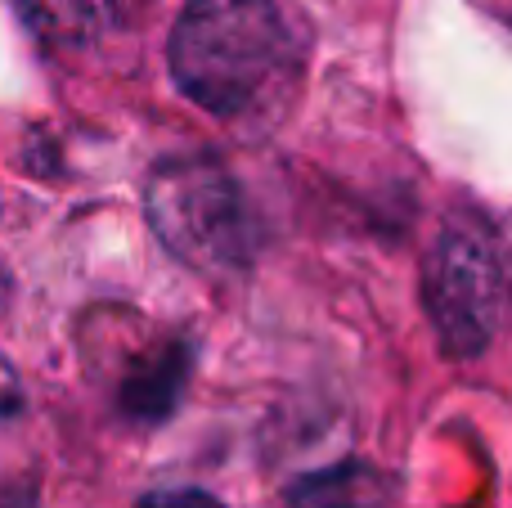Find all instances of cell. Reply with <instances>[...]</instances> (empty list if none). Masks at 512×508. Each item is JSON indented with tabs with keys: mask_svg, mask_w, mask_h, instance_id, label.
<instances>
[{
	"mask_svg": "<svg viewBox=\"0 0 512 508\" xmlns=\"http://www.w3.org/2000/svg\"><path fill=\"white\" fill-rule=\"evenodd\" d=\"M301 45L270 0H189L167 45L171 81L216 117H243L297 72Z\"/></svg>",
	"mask_w": 512,
	"mask_h": 508,
	"instance_id": "6da1fadb",
	"label": "cell"
},
{
	"mask_svg": "<svg viewBox=\"0 0 512 508\" xmlns=\"http://www.w3.org/2000/svg\"><path fill=\"white\" fill-rule=\"evenodd\" d=\"M144 216L158 243L189 270L234 279L252 261V221L239 180L207 153H180L144 180Z\"/></svg>",
	"mask_w": 512,
	"mask_h": 508,
	"instance_id": "7a4b0ae2",
	"label": "cell"
},
{
	"mask_svg": "<svg viewBox=\"0 0 512 508\" xmlns=\"http://www.w3.org/2000/svg\"><path fill=\"white\" fill-rule=\"evenodd\" d=\"M423 306L441 351L472 360L490 347L504 311V275L490 239L472 225H450L423 261Z\"/></svg>",
	"mask_w": 512,
	"mask_h": 508,
	"instance_id": "3957f363",
	"label": "cell"
},
{
	"mask_svg": "<svg viewBox=\"0 0 512 508\" xmlns=\"http://www.w3.org/2000/svg\"><path fill=\"white\" fill-rule=\"evenodd\" d=\"M104 324V315H95ZM140 320H126V338L117 342L113 324H104V338H99L95 360H104V378L113 383V401L117 410L131 423H153L171 419L185 396V383L194 374V338L189 333H149L135 329Z\"/></svg>",
	"mask_w": 512,
	"mask_h": 508,
	"instance_id": "277c9868",
	"label": "cell"
},
{
	"mask_svg": "<svg viewBox=\"0 0 512 508\" xmlns=\"http://www.w3.org/2000/svg\"><path fill=\"white\" fill-rule=\"evenodd\" d=\"M391 477L373 464H360V459H346V464H333L324 473L306 477L288 491L292 508H382L391 500Z\"/></svg>",
	"mask_w": 512,
	"mask_h": 508,
	"instance_id": "5b68a950",
	"label": "cell"
},
{
	"mask_svg": "<svg viewBox=\"0 0 512 508\" xmlns=\"http://www.w3.org/2000/svg\"><path fill=\"white\" fill-rule=\"evenodd\" d=\"M23 14L50 45L81 50L113 32L117 0H23Z\"/></svg>",
	"mask_w": 512,
	"mask_h": 508,
	"instance_id": "8992f818",
	"label": "cell"
},
{
	"mask_svg": "<svg viewBox=\"0 0 512 508\" xmlns=\"http://www.w3.org/2000/svg\"><path fill=\"white\" fill-rule=\"evenodd\" d=\"M27 410V396H23V383H18V374L5 365V356H0V432H9L18 419H23Z\"/></svg>",
	"mask_w": 512,
	"mask_h": 508,
	"instance_id": "52a82bcc",
	"label": "cell"
},
{
	"mask_svg": "<svg viewBox=\"0 0 512 508\" xmlns=\"http://www.w3.org/2000/svg\"><path fill=\"white\" fill-rule=\"evenodd\" d=\"M140 508H225V504L212 500L207 491H162V495H149Z\"/></svg>",
	"mask_w": 512,
	"mask_h": 508,
	"instance_id": "ba28073f",
	"label": "cell"
},
{
	"mask_svg": "<svg viewBox=\"0 0 512 508\" xmlns=\"http://www.w3.org/2000/svg\"><path fill=\"white\" fill-rule=\"evenodd\" d=\"M5 297H9V279H5V270H0V306H5Z\"/></svg>",
	"mask_w": 512,
	"mask_h": 508,
	"instance_id": "9c48e42d",
	"label": "cell"
}]
</instances>
